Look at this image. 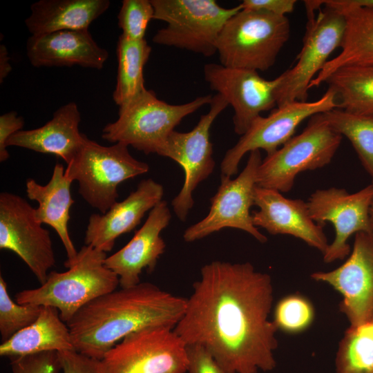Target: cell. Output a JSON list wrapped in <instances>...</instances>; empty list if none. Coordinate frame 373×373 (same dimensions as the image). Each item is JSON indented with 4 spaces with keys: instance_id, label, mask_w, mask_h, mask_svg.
<instances>
[{
    "instance_id": "obj_36",
    "label": "cell",
    "mask_w": 373,
    "mask_h": 373,
    "mask_svg": "<svg viewBox=\"0 0 373 373\" xmlns=\"http://www.w3.org/2000/svg\"><path fill=\"white\" fill-rule=\"evenodd\" d=\"M188 373H227L202 346L186 345Z\"/></svg>"
},
{
    "instance_id": "obj_32",
    "label": "cell",
    "mask_w": 373,
    "mask_h": 373,
    "mask_svg": "<svg viewBox=\"0 0 373 373\" xmlns=\"http://www.w3.org/2000/svg\"><path fill=\"white\" fill-rule=\"evenodd\" d=\"M314 315L313 307L306 298L291 295L277 303L273 321L278 329L295 333L306 329L312 322Z\"/></svg>"
},
{
    "instance_id": "obj_37",
    "label": "cell",
    "mask_w": 373,
    "mask_h": 373,
    "mask_svg": "<svg viewBox=\"0 0 373 373\" xmlns=\"http://www.w3.org/2000/svg\"><path fill=\"white\" fill-rule=\"evenodd\" d=\"M24 119L18 116L15 111L6 113L0 116V162L6 161L10 155L7 150V142L9 138L22 130Z\"/></svg>"
},
{
    "instance_id": "obj_33",
    "label": "cell",
    "mask_w": 373,
    "mask_h": 373,
    "mask_svg": "<svg viewBox=\"0 0 373 373\" xmlns=\"http://www.w3.org/2000/svg\"><path fill=\"white\" fill-rule=\"evenodd\" d=\"M153 17L154 8L151 0H124L117 15L118 26L122 30V35L127 39L143 40Z\"/></svg>"
},
{
    "instance_id": "obj_5",
    "label": "cell",
    "mask_w": 373,
    "mask_h": 373,
    "mask_svg": "<svg viewBox=\"0 0 373 373\" xmlns=\"http://www.w3.org/2000/svg\"><path fill=\"white\" fill-rule=\"evenodd\" d=\"M212 95L200 96L182 104H171L146 89L125 106L119 108L118 118L108 123L102 138L113 143L150 153L160 154L175 128L186 116L211 103Z\"/></svg>"
},
{
    "instance_id": "obj_19",
    "label": "cell",
    "mask_w": 373,
    "mask_h": 373,
    "mask_svg": "<svg viewBox=\"0 0 373 373\" xmlns=\"http://www.w3.org/2000/svg\"><path fill=\"white\" fill-rule=\"evenodd\" d=\"M164 188L153 179L142 180L124 200L117 202L105 213L90 215L84 242L109 252L116 239L134 229L146 213L162 200Z\"/></svg>"
},
{
    "instance_id": "obj_34",
    "label": "cell",
    "mask_w": 373,
    "mask_h": 373,
    "mask_svg": "<svg viewBox=\"0 0 373 373\" xmlns=\"http://www.w3.org/2000/svg\"><path fill=\"white\" fill-rule=\"evenodd\" d=\"M10 359L12 373H59L61 370L57 352H44Z\"/></svg>"
},
{
    "instance_id": "obj_38",
    "label": "cell",
    "mask_w": 373,
    "mask_h": 373,
    "mask_svg": "<svg viewBox=\"0 0 373 373\" xmlns=\"http://www.w3.org/2000/svg\"><path fill=\"white\" fill-rule=\"evenodd\" d=\"M296 0H244L242 9L262 10L275 15L286 17L294 11Z\"/></svg>"
},
{
    "instance_id": "obj_30",
    "label": "cell",
    "mask_w": 373,
    "mask_h": 373,
    "mask_svg": "<svg viewBox=\"0 0 373 373\" xmlns=\"http://www.w3.org/2000/svg\"><path fill=\"white\" fill-rule=\"evenodd\" d=\"M332 128L351 142L373 180V115H359L334 108L323 113Z\"/></svg>"
},
{
    "instance_id": "obj_10",
    "label": "cell",
    "mask_w": 373,
    "mask_h": 373,
    "mask_svg": "<svg viewBox=\"0 0 373 373\" xmlns=\"http://www.w3.org/2000/svg\"><path fill=\"white\" fill-rule=\"evenodd\" d=\"M307 18L297 62L281 74L282 80L276 91L277 106L307 102L311 82L329 61L331 54L341 46L346 28L343 13L325 6L316 17Z\"/></svg>"
},
{
    "instance_id": "obj_35",
    "label": "cell",
    "mask_w": 373,
    "mask_h": 373,
    "mask_svg": "<svg viewBox=\"0 0 373 373\" xmlns=\"http://www.w3.org/2000/svg\"><path fill=\"white\" fill-rule=\"evenodd\" d=\"M62 373H106L102 360L75 350L58 352Z\"/></svg>"
},
{
    "instance_id": "obj_4",
    "label": "cell",
    "mask_w": 373,
    "mask_h": 373,
    "mask_svg": "<svg viewBox=\"0 0 373 373\" xmlns=\"http://www.w3.org/2000/svg\"><path fill=\"white\" fill-rule=\"evenodd\" d=\"M289 34L287 17L241 9L228 19L219 35L216 49L220 64L267 70L274 65Z\"/></svg>"
},
{
    "instance_id": "obj_9",
    "label": "cell",
    "mask_w": 373,
    "mask_h": 373,
    "mask_svg": "<svg viewBox=\"0 0 373 373\" xmlns=\"http://www.w3.org/2000/svg\"><path fill=\"white\" fill-rule=\"evenodd\" d=\"M102 361L106 373H186V344L173 328L147 327L124 337Z\"/></svg>"
},
{
    "instance_id": "obj_20",
    "label": "cell",
    "mask_w": 373,
    "mask_h": 373,
    "mask_svg": "<svg viewBox=\"0 0 373 373\" xmlns=\"http://www.w3.org/2000/svg\"><path fill=\"white\" fill-rule=\"evenodd\" d=\"M171 218L167 202L162 200L150 211L145 222L131 240L106 258L105 266L118 276L121 287L139 284L144 269L149 272L154 270L166 248L160 233Z\"/></svg>"
},
{
    "instance_id": "obj_40",
    "label": "cell",
    "mask_w": 373,
    "mask_h": 373,
    "mask_svg": "<svg viewBox=\"0 0 373 373\" xmlns=\"http://www.w3.org/2000/svg\"><path fill=\"white\" fill-rule=\"evenodd\" d=\"M12 70V66L10 63V57L8 50L5 45L0 46V82L9 75Z\"/></svg>"
},
{
    "instance_id": "obj_12",
    "label": "cell",
    "mask_w": 373,
    "mask_h": 373,
    "mask_svg": "<svg viewBox=\"0 0 373 373\" xmlns=\"http://www.w3.org/2000/svg\"><path fill=\"white\" fill-rule=\"evenodd\" d=\"M262 160L259 150L251 151L245 167L236 178L221 175L220 184L211 199L209 212L184 231V241L194 242L230 227L249 233L260 242H267V237L254 226L250 213L251 207L254 205L258 170Z\"/></svg>"
},
{
    "instance_id": "obj_42",
    "label": "cell",
    "mask_w": 373,
    "mask_h": 373,
    "mask_svg": "<svg viewBox=\"0 0 373 373\" xmlns=\"http://www.w3.org/2000/svg\"><path fill=\"white\" fill-rule=\"evenodd\" d=\"M372 319L373 320V316H372Z\"/></svg>"
},
{
    "instance_id": "obj_16",
    "label": "cell",
    "mask_w": 373,
    "mask_h": 373,
    "mask_svg": "<svg viewBox=\"0 0 373 373\" xmlns=\"http://www.w3.org/2000/svg\"><path fill=\"white\" fill-rule=\"evenodd\" d=\"M204 77L209 87L221 95L234 111L236 133L242 135L262 112L277 107L276 91L281 74L266 79L258 71L210 63L204 66Z\"/></svg>"
},
{
    "instance_id": "obj_25",
    "label": "cell",
    "mask_w": 373,
    "mask_h": 373,
    "mask_svg": "<svg viewBox=\"0 0 373 373\" xmlns=\"http://www.w3.org/2000/svg\"><path fill=\"white\" fill-rule=\"evenodd\" d=\"M69 350H75L69 328L59 310L50 306H42L35 322L0 345V356L10 358Z\"/></svg>"
},
{
    "instance_id": "obj_3",
    "label": "cell",
    "mask_w": 373,
    "mask_h": 373,
    "mask_svg": "<svg viewBox=\"0 0 373 373\" xmlns=\"http://www.w3.org/2000/svg\"><path fill=\"white\" fill-rule=\"evenodd\" d=\"M106 253L83 246L76 260L64 272H49L46 282L15 295L19 304L50 306L68 323L83 307L119 285L118 276L105 266Z\"/></svg>"
},
{
    "instance_id": "obj_39",
    "label": "cell",
    "mask_w": 373,
    "mask_h": 373,
    "mask_svg": "<svg viewBox=\"0 0 373 373\" xmlns=\"http://www.w3.org/2000/svg\"><path fill=\"white\" fill-rule=\"evenodd\" d=\"M322 4L339 12L358 8L373 9V0H326Z\"/></svg>"
},
{
    "instance_id": "obj_14",
    "label": "cell",
    "mask_w": 373,
    "mask_h": 373,
    "mask_svg": "<svg viewBox=\"0 0 373 373\" xmlns=\"http://www.w3.org/2000/svg\"><path fill=\"white\" fill-rule=\"evenodd\" d=\"M0 249L16 254L41 285L55 265L50 232L37 220L35 209L9 192L0 193Z\"/></svg>"
},
{
    "instance_id": "obj_24",
    "label": "cell",
    "mask_w": 373,
    "mask_h": 373,
    "mask_svg": "<svg viewBox=\"0 0 373 373\" xmlns=\"http://www.w3.org/2000/svg\"><path fill=\"white\" fill-rule=\"evenodd\" d=\"M110 4L108 0H39L31 5L25 24L32 36L88 30Z\"/></svg>"
},
{
    "instance_id": "obj_41",
    "label": "cell",
    "mask_w": 373,
    "mask_h": 373,
    "mask_svg": "<svg viewBox=\"0 0 373 373\" xmlns=\"http://www.w3.org/2000/svg\"><path fill=\"white\" fill-rule=\"evenodd\" d=\"M372 184H373V182H372ZM369 214H370V220L371 227L373 230V196H372V202L370 204Z\"/></svg>"
},
{
    "instance_id": "obj_11",
    "label": "cell",
    "mask_w": 373,
    "mask_h": 373,
    "mask_svg": "<svg viewBox=\"0 0 373 373\" xmlns=\"http://www.w3.org/2000/svg\"><path fill=\"white\" fill-rule=\"evenodd\" d=\"M209 105V111L201 115L191 131L171 132L159 154L177 162L184 171L183 186L171 202L173 211L181 221L186 220L193 206L194 190L212 173L215 166L210 129L216 117L229 104L217 93L212 97Z\"/></svg>"
},
{
    "instance_id": "obj_15",
    "label": "cell",
    "mask_w": 373,
    "mask_h": 373,
    "mask_svg": "<svg viewBox=\"0 0 373 373\" xmlns=\"http://www.w3.org/2000/svg\"><path fill=\"white\" fill-rule=\"evenodd\" d=\"M372 196V184L354 193L331 187L316 190L309 196L307 204L314 222L321 227L329 222L334 227V239L323 254L325 262L342 260L350 254L347 241L352 234L373 232L369 214Z\"/></svg>"
},
{
    "instance_id": "obj_13",
    "label": "cell",
    "mask_w": 373,
    "mask_h": 373,
    "mask_svg": "<svg viewBox=\"0 0 373 373\" xmlns=\"http://www.w3.org/2000/svg\"><path fill=\"white\" fill-rule=\"evenodd\" d=\"M334 108H338L336 94L328 88L318 100L291 102L277 106L267 117L260 115L226 152L221 162V175L236 174L240 162L247 153L262 149L267 155L272 154L294 136L305 119Z\"/></svg>"
},
{
    "instance_id": "obj_31",
    "label": "cell",
    "mask_w": 373,
    "mask_h": 373,
    "mask_svg": "<svg viewBox=\"0 0 373 373\" xmlns=\"http://www.w3.org/2000/svg\"><path fill=\"white\" fill-rule=\"evenodd\" d=\"M42 306L19 304L12 300L7 283L0 276V334L1 343L36 321Z\"/></svg>"
},
{
    "instance_id": "obj_17",
    "label": "cell",
    "mask_w": 373,
    "mask_h": 373,
    "mask_svg": "<svg viewBox=\"0 0 373 373\" xmlns=\"http://www.w3.org/2000/svg\"><path fill=\"white\" fill-rule=\"evenodd\" d=\"M311 277L332 287L342 296L341 311L350 326L372 320L373 316V232L355 234L353 249L340 267L316 271Z\"/></svg>"
},
{
    "instance_id": "obj_22",
    "label": "cell",
    "mask_w": 373,
    "mask_h": 373,
    "mask_svg": "<svg viewBox=\"0 0 373 373\" xmlns=\"http://www.w3.org/2000/svg\"><path fill=\"white\" fill-rule=\"evenodd\" d=\"M81 113L77 104L68 102L57 109L52 117L39 128L21 130L12 135L7 146H19L52 154L69 164L83 146L87 137L79 128Z\"/></svg>"
},
{
    "instance_id": "obj_21",
    "label": "cell",
    "mask_w": 373,
    "mask_h": 373,
    "mask_svg": "<svg viewBox=\"0 0 373 373\" xmlns=\"http://www.w3.org/2000/svg\"><path fill=\"white\" fill-rule=\"evenodd\" d=\"M26 54L37 68L79 66L101 70L108 58V51L96 43L88 30L31 35L26 42Z\"/></svg>"
},
{
    "instance_id": "obj_7",
    "label": "cell",
    "mask_w": 373,
    "mask_h": 373,
    "mask_svg": "<svg viewBox=\"0 0 373 373\" xmlns=\"http://www.w3.org/2000/svg\"><path fill=\"white\" fill-rule=\"evenodd\" d=\"M153 19L166 23L157 31L153 41L211 57L226 22L240 11V4L224 8L214 0H151Z\"/></svg>"
},
{
    "instance_id": "obj_8",
    "label": "cell",
    "mask_w": 373,
    "mask_h": 373,
    "mask_svg": "<svg viewBox=\"0 0 373 373\" xmlns=\"http://www.w3.org/2000/svg\"><path fill=\"white\" fill-rule=\"evenodd\" d=\"M342 137L332 128L323 113L313 115L300 134L262 160L257 186L289 192L298 174L323 168L332 161Z\"/></svg>"
},
{
    "instance_id": "obj_18",
    "label": "cell",
    "mask_w": 373,
    "mask_h": 373,
    "mask_svg": "<svg viewBox=\"0 0 373 373\" xmlns=\"http://www.w3.org/2000/svg\"><path fill=\"white\" fill-rule=\"evenodd\" d=\"M255 227L265 229L271 235L287 234L299 238L323 254L329 244L323 227L312 219L307 204L300 199H289L278 191L256 186L254 191Z\"/></svg>"
},
{
    "instance_id": "obj_23",
    "label": "cell",
    "mask_w": 373,
    "mask_h": 373,
    "mask_svg": "<svg viewBox=\"0 0 373 373\" xmlns=\"http://www.w3.org/2000/svg\"><path fill=\"white\" fill-rule=\"evenodd\" d=\"M72 182L66 176L63 165L58 162L46 184L41 185L32 178L26 182L27 196L39 204L35 209L37 220L53 228L61 240L67 254L66 268L75 262L78 254L68 228L70 209L75 202L70 192Z\"/></svg>"
},
{
    "instance_id": "obj_6",
    "label": "cell",
    "mask_w": 373,
    "mask_h": 373,
    "mask_svg": "<svg viewBox=\"0 0 373 373\" xmlns=\"http://www.w3.org/2000/svg\"><path fill=\"white\" fill-rule=\"evenodd\" d=\"M149 170L147 163L131 155L127 145L118 142L102 146L87 137L67 164L65 174L70 181L78 182L83 199L103 214L117 202L119 184Z\"/></svg>"
},
{
    "instance_id": "obj_26",
    "label": "cell",
    "mask_w": 373,
    "mask_h": 373,
    "mask_svg": "<svg viewBox=\"0 0 373 373\" xmlns=\"http://www.w3.org/2000/svg\"><path fill=\"white\" fill-rule=\"evenodd\" d=\"M346 28L341 50L323 66L309 84L318 87L338 68L350 65H373V9L351 8L341 11Z\"/></svg>"
},
{
    "instance_id": "obj_27",
    "label": "cell",
    "mask_w": 373,
    "mask_h": 373,
    "mask_svg": "<svg viewBox=\"0 0 373 373\" xmlns=\"http://www.w3.org/2000/svg\"><path fill=\"white\" fill-rule=\"evenodd\" d=\"M336 94L338 108L359 115H373V65H350L325 81Z\"/></svg>"
},
{
    "instance_id": "obj_1",
    "label": "cell",
    "mask_w": 373,
    "mask_h": 373,
    "mask_svg": "<svg viewBox=\"0 0 373 373\" xmlns=\"http://www.w3.org/2000/svg\"><path fill=\"white\" fill-rule=\"evenodd\" d=\"M271 276L248 262L204 265L174 332L204 347L227 373L273 370L278 330Z\"/></svg>"
},
{
    "instance_id": "obj_29",
    "label": "cell",
    "mask_w": 373,
    "mask_h": 373,
    "mask_svg": "<svg viewBox=\"0 0 373 373\" xmlns=\"http://www.w3.org/2000/svg\"><path fill=\"white\" fill-rule=\"evenodd\" d=\"M336 373H373V320L350 326L340 343Z\"/></svg>"
},
{
    "instance_id": "obj_2",
    "label": "cell",
    "mask_w": 373,
    "mask_h": 373,
    "mask_svg": "<svg viewBox=\"0 0 373 373\" xmlns=\"http://www.w3.org/2000/svg\"><path fill=\"white\" fill-rule=\"evenodd\" d=\"M186 298L147 282L121 287L83 307L68 323L74 349L102 360L127 335L151 326L174 329L182 318Z\"/></svg>"
},
{
    "instance_id": "obj_28",
    "label": "cell",
    "mask_w": 373,
    "mask_h": 373,
    "mask_svg": "<svg viewBox=\"0 0 373 373\" xmlns=\"http://www.w3.org/2000/svg\"><path fill=\"white\" fill-rule=\"evenodd\" d=\"M151 47L144 39L135 41L122 35L119 37L117 46V73L113 99L122 107L144 91V67Z\"/></svg>"
}]
</instances>
